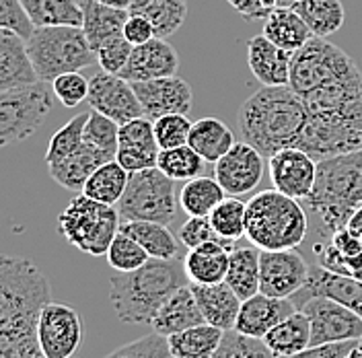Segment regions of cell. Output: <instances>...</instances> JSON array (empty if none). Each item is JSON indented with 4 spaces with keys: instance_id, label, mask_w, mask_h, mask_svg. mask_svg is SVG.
<instances>
[{
    "instance_id": "obj_1",
    "label": "cell",
    "mask_w": 362,
    "mask_h": 358,
    "mask_svg": "<svg viewBox=\"0 0 362 358\" xmlns=\"http://www.w3.org/2000/svg\"><path fill=\"white\" fill-rule=\"evenodd\" d=\"M52 301L45 274L29 260L0 262V358H31L42 352L40 317Z\"/></svg>"
},
{
    "instance_id": "obj_2",
    "label": "cell",
    "mask_w": 362,
    "mask_h": 358,
    "mask_svg": "<svg viewBox=\"0 0 362 358\" xmlns=\"http://www.w3.org/2000/svg\"><path fill=\"white\" fill-rule=\"evenodd\" d=\"M288 87L311 113L332 112L361 95L362 70L327 37H313L294 52Z\"/></svg>"
},
{
    "instance_id": "obj_3",
    "label": "cell",
    "mask_w": 362,
    "mask_h": 358,
    "mask_svg": "<svg viewBox=\"0 0 362 358\" xmlns=\"http://www.w3.org/2000/svg\"><path fill=\"white\" fill-rule=\"evenodd\" d=\"M362 204V149L317 161L313 192L303 200L313 246L329 241L334 233L348 226L350 216Z\"/></svg>"
},
{
    "instance_id": "obj_4",
    "label": "cell",
    "mask_w": 362,
    "mask_h": 358,
    "mask_svg": "<svg viewBox=\"0 0 362 358\" xmlns=\"http://www.w3.org/2000/svg\"><path fill=\"white\" fill-rule=\"evenodd\" d=\"M311 112L291 87H262L239 110L243 140L270 157L286 146H298Z\"/></svg>"
},
{
    "instance_id": "obj_5",
    "label": "cell",
    "mask_w": 362,
    "mask_h": 358,
    "mask_svg": "<svg viewBox=\"0 0 362 358\" xmlns=\"http://www.w3.org/2000/svg\"><path fill=\"white\" fill-rule=\"evenodd\" d=\"M110 284V299L117 319L132 325H151L169 296L189 284V278L181 260L151 258L142 268L115 272Z\"/></svg>"
},
{
    "instance_id": "obj_6",
    "label": "cell",
    "mask_w": 362,
    "mask_h": 358,
    "mask_svg": "<svg viewBox=\"0 0 362 358\" xmlns=\"http://www.w3.org/2000/svg\"><path fill=\"white\" fill-rule=\"evenodd\" d=\"M245 237L262 251L298 249L309 237V214L300 200L264 190L247 202Z\"/></svg>"
},
{
    "instance_id": "obj_7",
    "label": "cell",
    "mask_w": 362,
    "mask_h": 358,
    "mask_svg": "<svg viewBox=\"0 0 362 358\" xmlns=\"http://www.w3.org/2000/svg\"><path fill=\"white\" fill-rule=\"evenodd\" d=\"M27 50L40 81L45 83H52L64 72H76L97 62L83 27L72 25L35 27L27 40Z\"/></svg>"
},
{
    "instance_id": "obj_8",
    "label": "cell",
    "mask_w": 362,
    "mask_h": 358,
    "mask_svg": "<svg viewBox=\"0 0 362 358\" xmlns=\"http://www.w3.org/2000/svg\"><path fill=\"white\" fill-rule=\"evenodd\" d=\"M122 216L117 206H110L85 196L83 192L68 202L58 216L60 235L70 246L93 258L107 255V249L119 233Z\"/></svg>"
},
{
    "instance_id": "obj_9",
    "label": "cell",
    "mask_w": 362,
    "mask_h": 358,
    "mask_svg": "<svg viewBox=\"0 0 362 358\" xmlns=\"http://www.w3.org/2000/svg\"><path fill=\"white\" fill-rule=\"evenodd\" d=\"M298 149L315 161L362 149V93L338 110L311 113Z\"/></svg>"
},
{
    "instance_id": "obj_10",
    "label": "cell",
    "mask_w": 362,
    "mask_h": 358,
    "mask_svg": "<svg viewBox=\"0 0 362 358\" xmlns=\"http://www.w3.org/2000/svg\"><path fill=\"white\" fill-rule=\"evenodd\" d=\"M177 206L180 194L175 192V181L153 167L130 173L117 212L122 221H151L169 226L177 214Z\"/></svg>"
},
{
    "instance_id": "obj_11",
    "label": "cell",
    "mask_w": 362,
    "mask_h": 358,
    "mask_svg": "<svg viewBox=\"0 0 362 358\" xmlns=\"http://www.w3.org/2000/svg\"><path fill=\"white\" fill-rule=\"evenodd\" d=\"M45 81L0 91V142H23L45 122L54 97Z\"/></svg>"
},
{
    "instance_id": "obj_12",
    "label": "cell",
    "mask_w": 362,
    "mask_h": 358,
    "mask_svg": "<svg viewBox=\"0 0 362 358\" xmlns=\"http://www.w3.org/2000/svg\"><path fill=\"white\" fill-rule=\"evenodd\" d=\"M37 336L47 358H72L85 337L83 317L66 303L49 301L40 317Z\"/></svg>"
},
{
    "instance_id": "obj_13",
    "label": "cell",
    "mask_w": 362,
    "mask_h": 358,
    "mask_svg": "<svg viewBox=\"0 0 362 358\" xmlns=\"http://www.w3.org/2000/svg\"><path fill=\"white\" fill-rule=\"evenodd\" d=\"M311 319V346L362 337V317L327 296H313L303 307Z\"/></svg>"
},
{
    "instance_id": "obj_14",
    "label": "cell",
    "mask_w": 362,
    "mask_h": 358,
    "mask_svg": "<svg viewBox=\"0 0 362 358\" xmlns=\"http://www.w3.org/2000/svg\"><path fill=\"white\" fill-rule=\"evenodd\" d=\"M87 101H89L90 110L112 117L119 126L144 115V110L140 105V99L136 95L132 83L119 74H112L105 70L97 72L89 81Z\"/></svg>"
},
{
    "instance_id": "obj_15",
    "label": "cell",
    "mask_w": 362,
    "mask_h": 358,
    "mask_svg": "<svg viewBox=\"0 0 362 358\" xmlns=\"http://www.w3.org/2000/svg\"><path fill=\"white\" fill-rule=\"evenodd\" d=\"M266 155L249 142H235L221 161L214 163V178L223 185L226 196H245L253 192L266 171Z\"/></svg>"
},
{
    "instance_id": "obj_16",
    "label": "cell",
    "mask_w": 362,
    "mask_h": 358,
    "mask_svg": "<svg viewBox=\"0 0 362 358\" xmlns=\"http://www.w3.org/2000/svg\"><path fill=\"white\" fill-rule=\"evenodd\" d=\"M311 266L298 253V249H282V251H262V278L259 292L293 299L309 280Z\"/></svg>"
},
{
    "instance_id": "obj_17",
    "label": "cell",
    "mask_w": 362,
    "mask_h": 358,
    "mask_svg": "<svg viewBox=\"0 0 362 358\" xmlns=\"http://www.w3.org/2000/svg\"><path fill=\"white\" fill-rule=\"evenodd\" d=\"M274 187L291 198L305 200L315 185L317 161L298 146H286L268 157Z\"/></svg>"
},
{
    "instance_id": "obj_18",
    "label": "cell",
    "mask_w": 362,
    "mask_h": 358,
    "mask_svg": "<svg viewBox=\"0 0 362 358\" xmlns=\"http://www.w3.org/2000/svg\"><path fill=\"white\" fill-rule=\"evenodd\" d=\"M132 87L140 99L144 115L153 122L163 115H169V113H185L187 115L192 110V103H194L192 87L177 74L155 79V81L132 83Z\"/></svg>"
},
{
    "instance_id": "obj_19",
    "label": "cell",
    "mask_w": 362,
    "mask_h": 358,
    "mask_svg": "<svg viewBox=\"0 0 362 358\" xmlns=\"http://www.w3.org/2000/svg\"><path fill=\"white\" fill-rule=\"evenodd\" d=\"M313 296H327L362 317V282L352 276L327 272L317 264L311 266L307 284L291 301L296 305V309H300Z\"/></svg>"
},
{
    "instance_id": "obj_20",
    "label": "cell",
    "mask_w": 362,
    "mask_h": 358,
    "mask_svg": "<svg viewBox=\"0 0 362 358\" xmlns=\"http://www.w3.org/2000/svg\"><path fill=\"white\" fill-rule=\"evenodd\" d=\"M180 70V56L163 37H153L151 42L134 45L126 68L119 72L130 83L155 81L165 76H175Z\"/></svg>"
},
{
    "instance_id": "obj_21",
    "label": "cell",
    "mask_w": 362,
    "mask_h": 358,
    "mask_svg": "<svg viewBox=\"0 0 362 358\" xmlns=\"http://www.w3.org/2000/svg\"><path fill=\"white\" fill-rule=\"evenodd\" d=\"M294 311H296V305L291 299H278V296L257 292L241 303L235 332L247 337H255V340H264L272 328H276L282 319H286Z\"/></svg>"
},
{
    "instance_id": "obj_22",
    "label": "cell",
    "mask_w": 362,
    "mask_h": 358,
    "mask_svg": "<svg viewBox=\"0 0 362 358\" xmlns=\"http://www.w3.org/2000/svg\"><path fill=\"white\" fill-rule=\"evenodd\" d=\"M293 56V52L278 47L264 33L247 42L249 70L262 87H288Z\"/></svg>"
},
{
    "instance_id": "obj_23",
    "label": "cell",
    "mask_w": 362,
    "mask_h": 358,
    "mask_svg": "<svg viewBox=\"0 0 362 358\" xmlns=\"http://www.w3.org/2000/svg\"><path fill=\"white\" fill-rule=\"evenodd\" d=\"M37 70L31 62L27 40L2 29L0 31V91L37 83Z\"/></svg>"
},
{
    "instance_id": "obj_24",
    "label": "cell",
    "mask_w": 362,
    "mask_h": 358,
    "mask_svg": "<svg viewBox=\"0 0 362 358\" xmlns=\"http://www.w3.org/2000/svg\"><path fill=\"white\" fill-rule=\"evenodd\" d=\"M237 243L230 241H210L187 251L183 264L192 284H218L225 282L230 251Z\"/></svg>"
},
{
    "instance_id": "obj_25",
    "label": "cell",
    "mask_w": 362,
    "mask_h": 358,
    "mask_svg": "<svg viewBox=\"0 0 362 358\" xmlns=\"http://www.w3.org/2000/svg\"><path fill=\"white\" fill-rule=\"evenodd\" d=\"M83 31L89 40L93 52L124 37V27L130 11L107 6L99 0H83Z\"/></svg>"
},
{
    "instance_id": "obj_26",
    "label": "cell",
    "mask_w": 362,
    "mask_h": 358,
    "mask_svg": "<svg viewBox=\"0 0 362 358\" xmlns=\"http://www.w3.org/2000/svg\"><path fill=\"white\" fill-rule=\"evenodd\" d=\"M200 323H206L202 309L196 301L192 284H185L169 296V301L160 307L151 328L155 334L167 337L183 330H189L194 325H200Z\"/></svg>"
},
{
    "instance_id": "obj_27",
    "label": "cell",
    "mask_w": 362,
    "mask_h": 358,
    "mask_svg": "<svg viewBox=\"0 0 362 358\" xmlns=\"http://www.w3.org/2000/svg\"><path fill=\"white\" fill-rule=\"evenodd\" d=\"M192 284V282H189ZM196 301L202 309L206 323L221 328V330H235L237 317L241 311V299L226 282L218 284H192Z\"/></svg>"
},
{
    "instance_id": "obj_28",
    "label": "cell",
    "mask_w": 362,
    "mask_h": 358,
    "mask_svg": "<svg viewBox=\"0 0 362 358\" xmlns=\"http://www.w3.org/2000/svg\"><path fill=\"white\" fill-rule=\"evenodd\" d=\"M107 161H113V157L89 142H83V146L74 155H70L56 165H49L47 171H49V178L56 183H60L62 187L72 190V192H83L90 175Z\"/></svg>"
},
{
    "instance_id": "obj_29",
    "label": "cell",
    "mask_w": 362,
    "mask_h": 358,
    "mask_svg": "<svg viewBox=\"0 0 362 358\" xmlns=\"http://www.w3.org/2000/svg\"><path fill=\"white\" fill-rule=\"evenodd\" d=\"M262 33L278 47L293 52V54L315 37L313 31L309 29V25L303 21V17L294 11L293 6H282V8L272 11L264 19Z\"/></svg>"
},
{
    "instance_id": "obj_30",
    "label": "cell",
    "mask_w": 362,
    "mask_h": 358,
    "mask_svg": "<svg viewBox=\"0 0 362 358\" xmlns=\"http://www.w3.org/2000/svg\"><path fill=\"white\" fill-rule=\"evenodd\" d=\"M259 278H262V249L253 243L235 246V249L230 251L226 284L237 292L241 301H247L259 292Z\"/></svg>"
},
{
    "instance_id": "obj_31",
    "label": "cell",
    "mask_w": 362,
    "mask_h": 358,
    "mask_svg": "<svg viewBox=\"0 0 362 358\" xmlns=\"http://www.w3.org/2000/svg\"><path fill=\"white\" fill-rule=\"evenodd\" d=\"M264 344L278 358H288L311 346V319L303 309L282 319L264 336Z\"/></svg>"
},
{
    "instance_id": "obj_32",
    "label": "cell",
    "mask_w": 362,
    "mask_h": 358,
    "mask_svg": "<svg viewBox=\"0 0 362 358\" xmlns=\"http://www.w3.org/2000/svg\"><path fill=\"white\" fill-rule=\"evenodd\" d=\"M119 231L138 241L148 251L151 258L181 260L180 237H175L167 224L151 223V221H122Z\"/></svg>"
},
{
    "instance_id": "obj_33",
    "label": "cell",
    "mask_w": 362,
    "mask_h": 358,
    "mask_svg": "<svg viewBox=\"0 0 362 358\" xmlns=\"http://www.w3.org/2000/svg\"><path fill=\"white\" fill-rule=\"evenodd\" d=\"M187 144L206 161V163H216L225 157L226 153L235 144V136L230 128L218 117H202L194 122Z\"/></svg>"
},
{
    "instance_id": "obj_34",
    "label": "cell",
    "mask_w": 362,
    "mask_h": 358,
    "mask_svg": "<svg viewBox=\"0 0 362 358\" xmlns=\"http://www.w3.org/2000/svg\"><path fill=\"white\" fill-rule=\"evenodd\" d=\"M225 330L210 323H200L189 330L167 336V344L173 358H212L216 354Z\"/></svg>"
},
{
    "instance_id": "obj_35",
    "label": "cell",
    "mask_w": 362,
    "mask_h": 358,
    "mask_svg": "<svg viewBox=\"0 0 362 358\" xmlns=\"http://www.w3.org/2000/svg\"><path fill=\"white\" fill-rule=\"evenodd\" d=\"M130 15H142L153 23L157 37H171L187 17V0H134Z\"/></svg>"
},
{
    "instance_id": "obj_36",
    "label": "cell",
    "mask_w": 362,
    "mask_h": 358,
    "mask_svg": "<svg viewBox=\"0 0 362 358\" xmlns=\"http://www.w3.org/2000/svg\"><path fill=\"white\" fill-rule=\"evenodd\" d=\"M226 198V192L216 178L189 179L180 190V206L187 216H210L212 210Z\"/></svg>"
},
{
    "instance_id": "obj_37",
    "label": "cell",
    "mask_w": 362,
    "mask_h": 358,
    "mask_svg": "<svg viewBox=\"0 0 362 358\" xmlns=\"http://www.w3.org/2000/svg\"><path fill=\"white\" fill-rule=\"evenodd\" d=\"M293 8L309 25L315 37H329L346 23L341 0H296Z\"/></svg>"
},
{
    "instance_id": "obj_38",
    "label": "cell",
    "mask_w": 362,
    "mask_h": 358,
    "mask_svg": "<svg viewBox=\"0 0 362 358\" xmlns=\"http://www.w3.org/2000/svg\"><path fill=\"white\" fill-rule=\"evenodd\" d=\"M130 181V173L113 158L103 163L83 187V194L89 196L93 200L110 204V206H117L126 187Z\"/></svg>"
},
{
    "instance_id": "obj_39",
    "label": "cell",
    "mask_w": 362,
    "mask_h": 358,
    "mask_svg": "<svg viewBox=\"0 0 362 358\" xmlns=\"http://www.w3.org/2000/svg\"><path fill=\"white\" fill-rule=\"evenodd\" d=\"M35 27L72 25L83 27V6L76 0H21Z\"/></svg>"
},
{
    "instance_id": "obj_40",
    "label": "cell",
    "mask_w": 362,
    "mask_h": 358,
    "mask_svg": "<svg viewBox=\"0 0 362 358\" xmlns=\"http://www.w3.org/2000/svg\"><path fill=\"white\" fill-rule=\"evenodd\" d=\"M157 167L173 181H189L202 175L206 161L189 144H183V146L160 151Z\"/></svg>"
},
{
    "instance_id": "obj_41",
    "label": "cell",
    "mask_w": 362,
    "mask_h": 358,
    "mask_svg": "<svg viewBox=\"0 0 362 358\" xmlns=\"http://www.w3.org/2000/svg\"><path fill=\"white\" fill-rule=\"evenodd\" d=\"M245 214H247V202H241L237 196H226L212 210L210 223L221 239L239 243L245 237Z\"/></svg>"
},
{
    "instance_id": "obj_42",
    "label": "cell",
    "mask_w": 362,
    "mask_h": 358,
    "mask_svg": "<svg viewBox=\"0 0 362 358\" xmlns=\"http://www.w3.org/2000/svg\"><path fill=\"white\" fill-rule=\"evenodd\" d=\"M87 120H89V112L78 113L72 120H68L66 124L56 134L52 136V140L47 144V151H45V165L47 167L64 161L70 155H74L83 146Z\"/></svg>"
},
{
    "instance_id": "obj_43",
    "label": "cell",
    "mask_w": 362,
    "mask_h": 358,
    "mask_svg": "<svg viewBox=\"0 0 362 358\" xmlns=\"http://www.w3.org/2000/svg\"><path fill=\"white\" fill-rule=\"evenodd\" d=\"M105 258L115 272H132V270L142 268L151 260L148 251L122 231L115 235Z\"/></svg>"
},
{
    "instance_id": "obj_44",
    "label": "cell",
    "mask_w": 362,
    "mask_h": 358,
    "mask_svg": "<svg viewBox=\"0 0 362 358\" xmlns=\"http://www.w3.org/2000/svg\"><path fill=\"white\" fill-rule=\"evenodd\" d=\"M119 149H132L140 153H151L158 155L157 136H155V122L148 120L146 115L130 120L119 126Z\"/></svg>"
},
{
    "instance_id": "obj_45",
    "label": "cell",
    "mask_w": 362,
    "mask_h": 358,
    "mask_svg": "<svg viewBox=\"0 0 362 358\" xmlns=\"http://www.w3.org/2000/svg\"><path fill=\"white\" fill-rule=\"evenodd\" d=\"M85 142L101 149L110 157L115 158L119 149V124L103 113L90 110L87 126H85Z\"/></svg>"
},
{
    "instance_id": "obj_46",
    "label": "cell",
    "mask_w": 362,
    "mask_h": 358,
    "mask_svg": "<svg viewBox=\"0 0 362 358\" xmlns=\"http://www.w3.org/2000/svg\"><path fill=\"white\" fill-rule=\"evenodd\" d=\"M212 358H278L264 340L247 337L235 330L225 332V337Z\"/></svg>"
},
{
    "instance_id": "obj_47",
    "label": "cell",
    "mask_w": 362,
    "mask_h": 358,
    "mask_svg": "<svg viewBox=\"0 0 362 358\" xmlns=\"http://www.w3.org/2000/svg\"><path fill=\"white\" fill-rule=\"evenodd\" d=\"M192 122L185 113H169L155 120V136H157L158 149H175L183 146L189 140L192 132Z\"/></svg>"
},
{
    "instance_id": "obj_48",
    "label": "cell",
    "mask_w": 362,
    "mask_h": 358,
    "mask_svg": "<svg viewBox=\"0 0 362 358\" xmlns=\"http://www.w3.org/2000/svg\"><path fill=\"white\" fill-rule=\"evenodd\" d=\"M105 358H173L167 337L158 336V334H151V336L134 340L117 350L110 352Z\"/></svg>"
},
{
    "instance_id": "obj_49",
    "label": "cell",
    "mask_w": 362,
    "mask_h": 358,
    "mask_svg": "<svg viewBox=\"0 0 362 358\" xmlns=\"http://www.w3.org/2000/svg\"><path fill=\"white\" fill-rule=\"evenodd\" d=\"M52 89L64 108H76L89 97V81L78 70L64 72L52 81Z\"/></svg>"
},
{
    "instance_id": "obj_50",
    "label": "cell",
    "mask_w": 362,
    "mask_h": 358,
    "mask_svg": "<svg viewBox=\"0 0 362 358\" xmlns=\"http://www.w3.org/2000/svg\"><path fill=\"white\" fill-rule=\"evenodd\" d=\"M0 29H8L23 40H29L35 23L31 21L21 0H0Z\"/></svg>"
},
{
    "instance_id": "obj_51",
    "label": "cell",
    "mask_w": 362,
    "mask_h": 358,
    "mask_svg": "<svg viewBox=\"0 0 362 358\" xmlns=\"http://www.w3.org/2000/svg\"><path fill=\"white\" fill-rule=\"evenodd\" d=\"M177 237H180L181 246L185 249H194V247H200L204 243H210V241H225L214 231V226L210 223V216H189L180 226Z\"/></svg>"
},
{
    "instance_id": "obj_52",
    "label": "cell",
    "mask_w": 362,
    "mask_h": 358,
    "mask_svg": "<svg viewBox=\"0 0 362 358\" xmlns=\"http://www.w3.org/2000/svg\"><path fill=\"white\" fill-rule=\"evenodd\" d=\"M132 50H134V45L130 44L126 37H119L115 42H110L107 45L99 47L95 52V56H97V62H99L101 70L112 72V74H119L128 64Z\"/></svg>"
},
{
    "instance_id": "obj_53",
    "label": "cell",
    "mask_w": 362,
    "mask_h": 358,
    "mask_svg": "<svg viewBox=\"0 0 362 358\" xmlns=\"http://www.w3.org/2000/svg\"><path fill=\"white\" fill-rule=\"evenodd\" d=\"M358 340H348V342H329V344H319L309 346L307 350L288 358H348L350 350L356 346Z\"/></svg>"
},
{
    "instance_id": "obj_54",
    "label": "cell",
    "mask_w": 362,
    "mask_h": 358,
    "mask_svg": "<svg viewBox=\"0 0 362 358\" xmlns=\"http://www.w3.org/2000/svg\"><path fill=\"white\" fill-rule=\"evenodd\" d=\"M115 161L128 171V173H138L144 169H153L157 167L158 155H151V153H140V151H132V149H117Z\"/></svg>"
},
{
    "instance_id": "obj_55",
    "label": "cell",
    "mask_w": 362,
    "mask_h": 358,
    "mask_svg": "<svg viewBox=\"0 0 362 358\" xmlns=\"http://www.w3.org/2000/svg\"><path fill=\"white\" fill-rule=\"evenodd\" d=\"M124 37L132 45H142L151 42L153 37H157V33H155L153 23L148 21L146 17L130 15L128 21H126V27H124Z\"/></svg>"
},
{
    "instance_id": "obj_56",
    "label": "cell",
    "mask_w": 362,
    "mask_h": 358,
    "mask_svg": "<svg viewBox=\"0 0 362 358\" xmlns=\"http://www.w3.org/2000/svg\"><path fill=\"white\" fill-rule=\"evenodd\" d=\"M329 241L338 247L339 251H341L346 258H356V255H361L362 253L361 237H356L354 233H350V231H348V226H346V229H341V231H338V233H334Z\"/></svg>"
},
{
    "instance_id": "obj_57",
    "label": "cell",
    "mask_w": 362,
    "mask_h": 358,
    "mask_svg": "<svg viewBox=\"0 0 362 358\" xmlns=\"http://www.w3.org/2000/svg\"><path fill=\"white\" fill-rule=\"evenodd\" d=\"M241 17H245L249 21H255V19H266L262 6H259V0H226Z\"/></svg>"
},
{
    "instance_id": "obj_58",
    "label": "cell",
    "mask_w": 362,
    "mask_h": 358,
    "mask_svg": "<svg viewBox=\"0 0 362 358\" xmlns=\"http://www.w3.org/2000/svg\"><path fill=\"white\" fill-rule=\"evenodd\" d=\"M296 0H259V6L264 11V15L268 17L272 11L276 8H282V6H293Z\"/></svg>"
},
{
    "instance_id": "obj_59",
    "label": "cell",
    "mask_w": 362,
    "mask_h": 358,
    "mask_svg": "<svg viewBox=\"0 0 362 358\" xmlns=\"http://www.w3.org/2000/svg\"><path fill=\"white\" fill-rule=\"evenodd\" d=\"M348 231L354 233L356 237H361L362 235V204L354 210V214L350 216V221H348Z\"/></svg>"
},
{
    "instance_id": "obj_60",
    "label": "cell",
    "mask_w": 362,
    "mask_h": 358,
    "mask_svg": "<svg viewBox=\"0 0 362 358\" xmlns=\"http://www.w3.org/2000/svg\"><path fill=\"white\" fill-rule=\"evenodd\" d=\"M99 2H103V4H107V6H115V8H130L132 6V2L134 0H99Z\"/></svg>"
},
{
    "instance_id": "obj_61",
    "label": "cell",
    "mask_w": 362,
    "mask_h": 358,
    "mask_svg": "<svg viewBox=\"0 0 362 358\" xmlns=\"http://www.w3.org/2000/svg\"><path fill=\"white\" fill-rule=\"evenodd\" d=\"M348 358H362V337L356 342V346L350 350V354H348Z\"/></svg>"
},
{
    "instance_id": "obj_62",
    "label": "cell",
    "mask_w": 362,
    "mask_h": 358,
    "mask_svg": "<svg viewBox=\"0 0 362 358\" xmlns=\"http://www.w3.org/2000/svg\"><path fill=\"white\" fill-rule=\"evenodd\" d=\"M354 278H356V280H361V282H362V266H361V270H358V272L354 274Z\"/></svg>"
},
{
    "instance_id": "obj_63",
    "label": "cell",
    "mask_w": 362,
    "mask_h": 358,
    "mask_svg": "<svg viewBox=\"0 0 362 358\" xmlns=\"http://www.w3.org/2000/svg\"><path fill=\"white\" fill-rule=\"evenodd\" d=\"M31 358H47V357H45L44 352H40V354H35V357H31Z\"/></svg>"
},
{
    "instance_id": "obj_64",
    "label": "cell",
    "mask_w": 362,
    "mask_h": 358,
    "mask_svg": "<svg viewBox=\"0 0 362 358\" xmlns=\"http://www.w3.org/2000/svg\"><path fill=\"white\" fill-rule=\"evenodd\" d=\"M361 241H362V235H361Z\"/></svg>"
}]
</instances>
